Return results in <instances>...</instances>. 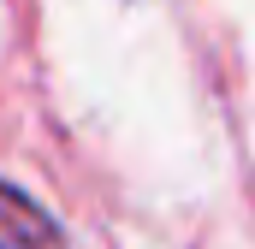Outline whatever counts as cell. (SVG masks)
<instances>
[{
    "label": "cell",
    "mask_w": 255,
    "mask_h": 249,
    "mask_svg": "<svg viewBox=\"0 0 255 249\" xmlns=\"http://www.w3.org/2000/svg\"><path fill=\"white\" fill-rule=\"evenodd\" d=\"M0 249H60L54 214L6 178H0Z\"/></svg>",
    "instance_id": "6da1fadb"
}]
</instances>
